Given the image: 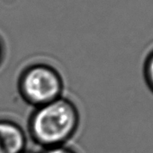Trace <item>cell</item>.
I'll use <instances>...</instances> for the list:
<instances>
[{
    "instance_id": "6da1fadb",
    "label": "cell",
    "mask_w": 153,
    "mask_h": 153,
    "mask_svg": "<svg viewBox=\"0 0 153 153\" xmlns=\"http://www.w3.org/2000/svg\"><path fill=\"white\" fill-rule=\"evenodd\" d=\"M79 124L80 113L76 104L62 97L35 108L28 120V133L43 149L64 146L76 134Z\"/></svg>"
},
{
    "instance_id": "7a4b0ae2",
    "label": "cell",
    "mask_w": 153,
    "mask_h": 153,
    "mask_svg": "<svg viewBox=\"0 0 153 153\" xmlns=\"http://www.w3.org/2000/svg\"><path fill=\"white\" fill-rule=\"evenodd\" d=\"M17 89L27 105L37 108L63 97L64 81L56 68L45 63H35L21 73Z\"/></svg>"
},
{
    "instance_id": "3957f363",
    "label": "cell",
    "mask_w": 153,
    "mask_h": 153,
    "mask_svg": "<svg viewBox=\"0 0 153 153\" xmlns=\"http://www.w3.org/2000/svg\"><path fill=\"white\" fill-rule=\"evenodd\" d=\"M27 133L13 120L0 119V153H24L27 145Z\"/></svg>"
},
{
    "instance_id": "277c9868",
    "label": "cell",
    "mask_w": 153,
    "mask_h": 153,
    "mask_svg": "<svg viewBox=\"0 0 153 153\" xmlns=\"http://www.w3.org/2000/svg\"><path fill=\"white\" fill-rule=\"evenodd\" d=\"M144 70L146 82L153 91V52L146 59Z\"/></svg>"
},
{
    "instance_id": "5b68a950",
    "label": "cell",
    "mask_w": 153,
    "mask_h": 153,
    "mask_svg": "<svg viewBox=\"0 0 153 153\" xmlns=\"http://www.w3.org/2000/svg\"><path fill=\"white\" fill-rule=\"evenodd\" d=\"M40 153H77L71 147L67 146H54V147H50V148H45Z\"/></svg>"
},
{
    "instance_id": "8992f818",
    "label": "cell",
    "mask_w": 153,
    "mask_h": 153,
    "mask_svg": "<svg viewBox=\"0 0 153 153\" xmlns=\"http://www.w3.org/2000/svg\"><path fill=\"white\" fill-rule=\"evenodd\" d=\"M4 45L2 43V41L0 40V65L2 64L3 63V60H4Z\"/></svg>"
},
{
    "instance_id": "52a82bcc",
    "label": "cell",
    "mask_w": 153,
    "mask_h": 153,
    "mask_svg": "<svg viewBox=\"0 0 153 153\" xmlns=\"http://www.w3.org/2000/svg\"><path fill=\"white\" fill-rule=\"evenodd\" d=\"M24 153H27V152H24Z\"/></svg>"
}]
</instances>
